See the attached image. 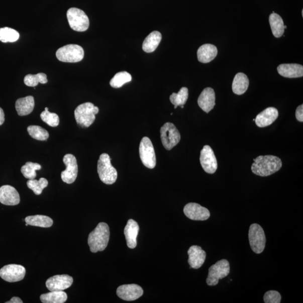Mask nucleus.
<instances>
[{
  "mask_svg": "<svg viewBox=\"0 0 303 303\" xmlns=\"http://www.w3.org/2000/svg\"><path fill=\"white\" fill-rule=\"evenodd\" d=\"M251 169L254 174L265 177L280 170L282 163L280 158L275 156H259L254 159Z\"/></svg>",
  "mask_w": 303,
  "mask_h": 303,
  "instance_id": "obj_1",
  "label": "nucleus"
},
{
  "mask_svg": "<svg viewBox=\"0 0 303 303\" xmlns=\"http://www.w3.org/2000/svg\"><path fill=\"white\" fill-rule=\"evenodd\" d=\"M110 229L107 224L100 223L91 232L88 237V244L90 251L97 253L107 248L110 239Z\"/></svg>",
  "mask_w": 303,
  "mask_h": 303,
  "instance_id": "obj_2",
  "label": "nucleus"
},
{
  "mask_svg": "<svg viewBox=\"0 0 303 303\" xmlns=\"http://www.w3.org/2000/svg\"><path fill=\"white\" fill-rule=\"evenodd\" d=\"M99 109L90 103L81 104L75 110L74 115L77 124L82 128H88L95 119Z\"/></svg>",
  "mask_w": 303,
  "mask_h": 303,
  "instance_id": "obj_3",
  "label": "nucleus"
},
{
  "mask_svg": "<svg viewBox=\"0 0 303 303\" xmlns=\"http://www.w3.org/2000/svg\"><path fill=\"white\" fill-rule=\"evenodd\" d=\"M99 179L104 183L112 185L117 180L118 172L111 163V158L107 153H103L99 157L97 164Z\"/></svg>",
  "mask_w": 303,
  "mask_h": 303,
  "instance_id": "obj_4",
  "label": "nucleus"
},
{
  "mask_svg": "<svg viewBox=\"0 0 303 303\" xmlns=\"http://www.w3.org/2000/svg\"><path fill=\"white\" fill-rule=\"evenodd\" d=\"M67 18L72 30L82 32L88 30L89 26V18L81 10L70 8L67 12Z\"/></svg>",
  "mask_w": 303,
  "mask_h": 303,
  "instance_id": "obj_5",
  "label": "nucleus"
},
{
  "mask_svg": "<svg viewBox=\"0 0 303 303\" xmlns=\"http://www.w3.org/2000/svg\"><path fill=\"white\" fill-rule=\"evenodd\" d=\"M57 59L64 62H78L83 60L84 52L82 47L74 44L60 48L56 53Z\"/></svg>",
  "mask_w": 303,
  "mask_h": 303,
  "instance_id": "obj_6",
  "label": "nucleus"
},
{
  "mask_svg": "<svg viewBox=\"0 0 303 303\" xmlns=\"http://www.w3.org/2000/svg\"><path fill=\"white\" fill-rule=\"evenodd\" d=\"M249 244L252 251L257 254H260L266 246V239L265 233L260 225L253 224L249 230Z\"/></svg>",
  "mask_w": 303,
  "mask_h": 303,
  "instance_id": "obj_7",
  "label": "nucleus"
},
{
  "mask_svg": "<svg viewBox=\"0 0 303 303\" xmlns=\"http://www.w3.org/2000/svg\"><path fill=\"white\" fill-rule=\"evenodd\" d=\"M161 139L163 147L170 151L180 141V134L174 124L166 123L160 129Z\"/></svg>",
  "mask_w": 303,
  "mask_h": 303,
  "instance_id": "obj_8",
  "label": "nucleus"
},
{
  "mask_svg": "<svg viewBox=\"0 0 303 303\" xmlns=\"http://www.w3.org/2000/svg\"><path fill=\"white\" fill-rule=\"evenodd\" d=\"M230 271L229 262L226 259L218 261L209 268L207 283L209 286H216L221 280L229 275Z\"/></svg>",
  "mask_w": 303,
  "mask_h": 303,
  "instance_id": "obj_9",
  "label": "nucleus"
},
{
  "mask_svg": "<svg viewBox=\"0 0 303 303\" xmlns=\"http://www.w3.org/2000/svg\"><path fill=\"white\" fill-rule=\"evenodd\" d=\"M139 155L143 165L148 168H154L156 165V157L150 139L144 137L139 145Z\"/></svg>",
  "mask_w": 303,
  "mask_h": 303,
  "instance_id": "obj_10",
  "label": "nucleus"
},
{
  "mask_svg": "<svg viewBox=\"0 0 303 303\" xmlns=\"http://www.w3.org/2000/svg\"><path fill=\"white\" fill-rule=\"evenodd\" d=\"M26 273V268L21 265L8 264L0 269V277L7 282H15L22 280Z\"/></svg>",
  "mask_w": 303,
  "mask_h": 303,
  "instance_id": "obj_11",
  "label": "nucleus"
},
{
  "mask_svg": "<svg viewBox=\"0 0 303 303\" xmlns=\"http://www.w3.org/2000/svg\"><path fill=\"white\" fill-rule=\"evenodd\" d=\"M63 161L66 168L65 171L61 172V179L65 183L69 184L73 183L78 176V166L76 158L71 154H67L64 157Z\"/></svg>",
  "mask_w": 303,
  "mask_h": 303,
  "instance_id": "obj_12",
  "label": "nucleus"
},
{
  "mask_svg": "<svg viewBox=\"0 0 303 303\" xmlns=\"http://www.w3.org/2000/svg\"><path fill=\"white\" fill-rule=\"evenodd\" d=\"M200 162L202 168L208 174H213L218 169V162L213 149L205 146L200 152Z\"/></svg>",
  "mask_w": 303,
  "mask_h": 303,
  "instance_id": "obj_13",
  "label": "nucleus"
},
{
  "mask_svg": "<svg viewBox=\"0 0 303 303\" xmlns=\"http://www.w3.org/2000/svg\"><path fill=\"white\" fill-rule=\"evenodd\" d=\"M184 213L187 218L194 221H205L210 217L208 209L195 203L187 204L184 207Z\"/></svg>",
  "mask_w": 303,
  "mask_h": 303,
  "instance_id": "obj_14",
  "label": "nucleus"
},
{
  "mask_svg": "<svg viewBox=\"0 0 303 303\" xmlns=\"http://www.w3.org/2000/svg\"><path fill=\"white\" fill-rule=\"evenodd\" d=\"M73 282V278L67 275L52 276L46 281V285L50 291H64L70 287Z\"/></svg>",
  "mask_w": 303,
  "mask_h": 303,
  "instance_id": "obj_15",
  "label": "nucleus"
},
{
  "mask_svg": "<svg viewBox=\"0 0 303 303\" xmlns=\"http://www.w3.org/2000/svg\"><path fill=\"white\" fill-rule=\"evenodd\" d=\"M117 293L120 299L126 301H134L143 295V290L140 286L137 284H128L119 286Z\"/></svg>",
  "mask_w": 303,
  "mask_h": 303,
  "instance_id": "obj_16",
  "label": "nucleus"
},
{
  "mask_svg": "<svg viewBox=\"0 0 303 303\" xmlns=\"http://www.w3.org/2000/svg\"><path fill=\"white\" fill-rule=\"evenodd\" d=\"M20 195L13 186L4 185L0 187V202L7 206H16L20 203Z\"/></svg>",
  "mask_w": 303,
  "mask_h": 303,
  "instance_id": "obj_17",
  "label": "nucleus"
},
{
  "mask_svg": "<svg viewBox=\"0 0 303 303\" xmlns=\"http://www.w3.org/2000/svg\"><path fill=\"white\" fill-rule=\"evenodd\" d=\"M189 255L188 263L190 268L198 269L204 264L206 258V253L198 245H193L187 251Z\"/></svg>",
  "mask_w": 303,
  "mask_h": 303,
  "instance_id": "obj_18",
  "label": "nucleus"
},
{
  "mask_svg": "<svg viewBox=\"0 0 303 303\" xmlns=\"http://www.w3.org/2000/svg\"><path fill=\"white\" fill-rule=\"evenodd\" d=\"M216 96L213 88L208 87L202 91L198 99V104L200 108L206 113L213 110L216 105Z\"/></svg>",
  "mask_w": 303,
  "mask_h": 303,
  "instance_id": "obj_19",
  "label": "nucleus"
},
{
  "mask_svg": "<svg viewBox=\"0 0 303 303\" xmlns=\"http://www.w3.org/2000/svg\"><path fill=\"white\" fill-rule=\"evenodd\" d=\"M278 117V110L275 108H268L259 113L255 122L259 128H264L270 126Z\"/></svg>",
  "mask_w": 303,
  "mask_h": 303,
  "instance_id": "obj_20",
  "label": "nucleus"
},
{
  "mask_svg": "<svg viewBox=\"0 0 303 303\" xmlns=\"http://www.w3.org/2000/svg\"><path fill=\"white\" fill-rule=\"evenodd\" d=\"M277 71L285 78H300L303 76V66L297 64H283L277 67Z\"/></svg>",
  "mask_w": 303,
  "mask_h": 303,
  "instance_id": "obj_21",
  "label": "nucleus"
},
{
  "mask_svg": "<svg viewBox=\"0 0 303 303\" xmlns=\"http://www.w3.org/2000/svg\"><path fill=\"white\" fill-rule=\"evenodd\" d=\"M139 231V225L136 221L132 219L129 220L124 229V235L129 248L134 249L137 247V238Z\"/></svg>",
  "mask_w": 303,
  "mask_h": 303,
  "instance_id": "obj_22",
  "label": "nucleus"
},
{
  "mask_svg": "<svg viewBox=\"0 0 303 303\" xmlns=\"http://www.w3.org/2000/svg\"><path fill=\"white\" fill-rule=\"evenodd\" d=\"M218 52L217 47L215 45L205 44L201 46L197 51V57L201 63H209L215 59Z\"/></svg>",
  "mask_w": 303,
  "mask_h": 303,
  "instance_id": "obj_23",
  "label": "nucleus"
},
{
  "mask_svg": "<svg viewBox=\"0 0 303 303\" xmlns=\"http://www.w3.org/2000/svg\"><path fill=\"white\" fill-rule=\"evenodd\" d=\"M35 108V99L32 95L17 100L16 109L19 116H26L30 114Z\"/></svg>",
  "mask_w": 303,
  "mask_h": 303,
  "instance_id": "obj_24",
  "label": "nucleus"
},
{
  "mask_svg": "<svg viewBox=\"0 0 303 303\" xmlns=\"http://www.w3.org/2000/svg\"><path fill=\"white\" fill-rule=\"evenodd\" d=\"M162 40L161 33L158 31H153L151 33L144 41L142 49L144 52L151 53L155 51Z\"/></svg>",
  "mask_w": 303,
  "mask_h": 303,
  "instance_id": "obj_25",
  "label": "nucleus"
},
{
  "mask_svg": "<svg viewBox=\"0 0 303 303\" xmlns=\"http://www.w3.org/2000/svg\"><path fill=\"white\" fill-rule=\"evenodd\" d=\"M249 80L248 76L243 73L235 75L232 84L233 92L238 95L244 94L248 88Z\"/></svg>",
  "mask_w": 303,
  "mask_h": 303,
  "instance_id": "obj_26",
  "label": "nucleus"
},
{
  "mask_svg": "<svg viewBox=\"0 0 303 303\" xmlns=\"http://www.w3.org/2000/svg\"><path fill=\"white\" fill-rule=\"evenodd\" d=\"M269 22L270 24L273 35L276 38H280L284 33V24L282 18L275 13L269 16Z\"/></svg>",
  "mask_w": 303,
  "mask_h": 303,
  "instance_id": "obj_27",
  "label": "nucleus"
},
{
  "mask_svg": "<svg viewBox=\"0 0 303 303\" xmlns=\"http://www.w3.org/2000/svg\"><path fill=\"white\" fill-rule=\"evenodd\" d=\"M25 222L28 225L41 228H48L52 227L53 220L50 217L44 215H35L28 216L25 219Z\"/></svg>",
  "mask_w": 303,
  "mask_h": 303,
  "instance_id": "obj_28",
  "label": "nucleus"
},
{
  "mask_svg": "<svg viewBox=\"0 0 303 303\" xmlns=\"http://www.w3.org/2000/svg\"><path fill=\"white\" fill-rule=\"evenodd\" d=\"M67 299L66 293L63 291H53L40 296L43 303H64Z\"/></svg>",
  "mask_w": 303,
  "mask_h": 303,
  "instance_id": "obj_29",
  "label": "nucleus"
},
{
  "mask_svg": "<svg viewBox=\"0 0 303 303\" xmlns=\"http://www.w3.org/2000/svg\"><path fill=\"white\" fill-rule=\"evenodd\" d=\"M132 79V75L127 71L119 72L111 80L110 84L114 88H119Z\"/></svg>",
  "mask_w": 303,
  "mask_h": 303,
  "instance_id": "obj_30",
  "label": "nucleus"
},
{
  "mask_svg": "<svg viewBox=\"0 0 303 303\" xmlns=\"http://www.w3.org/2000/svg\"><path fill=\"white\" fill-rule=\"evenodd\" d=\"M188 89L182 87L177 93H173L170 96V100L172 104L175 106L176 109L179 106L184 105L188 98Z\"/></svg>",
  "mask_w": 303,
  "mask_h": 303,
  "instance_id": "obj_31",
  "label": "nucleus"
},
{
  "mask_svg": "<svg viewBox=\"0 0 303 303\" xmlns=\"http://www.w3.org/2000/svg\"><path fill=\"white\" fill-rule=\"evenodd\" d=\"M19 33L14 29L9 27L0 28V41L4 43L14 42L19 40Z\"/></svg>",
  "mask_w": 303,
  "mask_h": 303,
  "instance_id": "obj_32",
  "label": "nucleus"
},
{
  "mask_svg": "<svg viewBox=\"0 0 303 303\" xmlns=\"http://www.w3.org/2000/svg\"><path fill=\"white\" fill-rule=\"evenodd\" d=\"M42 166L37 163L28 162L21 168V172L24 176L29 180L35 179L37 174L36 171L41 169Z\"/></svg>",
  "mask_w": 303,
  "mask_h": 303,
  "instance_id": "obj_33",
  "label": "nucleus"
},
{
  "mask_svg": "<svg viewBox=\"0 0 303 303\" xmlns=\"http://www.w3.org/2000/svg\"><path fill=\"white\" fill-rule=\"evenodd\" d=\"M27 131L30 136L38 141H45L49 137V134L46 129L38 126L28 127Z\"/></svg>",
  "mask_w": 303,
  "mask_h": 303,
  "instance_id": "obj_34",
  "label": "nucleus"
},
{
  "mask_svg": "<svg viewBox=\"0 0 303 303\" xmlns=\"http://www.w3.org/2000/svg\"><path fill=\"white\" fill-rule=\"evenodd\" d=\"M24 82L28 86L35 87L38 83L46 84L48 82L47 75L44 73H38L36 75L28 74L24 79Z\"/></svg>",
  "mask_w": 303,
  "mask_h": 303,
  "instance_id": "obj_35",
  "label": "nucleus"
},
{
  "mask_svg": "<svg viewBox=\"0 0 303 303\" xmlns=\"http://www.w3.org/2000/svg\"><path fill=\"white\" fill-rule=\"evenodd\" d=\"M49 184V182L45 178H41L39 180L35 179L29 180L27 181V186L32 190L36 195H40L43 189Z\"/></svg>",
  "mask_w": 303,
  "mask_h": 303,
  "instance_id": "obj_36",
  "label": "nucleus"
},
{
  "mask_svg": "<svg viewBox=\"0 0 303 303\" xmlns=\"http://www.w3.org/2000/svg\"><path fill=\"white\" fill-rule=\"evenodd\" d=\"M41 118L43 122L46 123L49 126L56 127L59 126L60 119L56 114L51 113L49 110H45L41 114Z\"/></svg>",
  "mask_w": 303,
  "mask_h": 303,
  "instance_id": "obj_37",
  "label": "nucleus"
},
{
  "mask_svg": "<svg viewBox=\"0 0 303 303\" xmlns=\"http://www.w3.org/2000/svg\"><path fill=\"white\" fill-rule=\"evenodd\" d=\"M263 299L265 303H280L281 300V295L277 291L270 290L265 293Z\"/></svg>",
  "mask_w": 303,
  "mask_h": 303,
  "instance_id": "obj_38",
  "label": "nucleus"
},
{
  "mask_svg": "<svg viewBox=\"0 0 303 303\" xmlns=\"http://www.w3.org/2000/svg\"><path fill=\"white\" fill-rule=\"evenodd\" d=\"M295 117L298 121L303 122V105H301L296 110Z\"/></svg>",
  "mask_w": 303,
  "mask_h": 303,
  "instance_id": "obj_39",
  "label": "nucleus"
},
{
  "mask_svg": "<svg viewBox=\"0 0 303 303\" xmlns=\"http://www.w3.org/2000/svg\"><path fill=\"white\" fill-rule=\"evenodd\" d=\"M6 302L7 303H22L23 301L22 300L21 298L15 296V297H13L11 300L7 301Z\"/></svg>",
  "mask_w": 303,
  "mask_h": 303,
  "instance_id": "obj_40",
  "label": "nucleus"
},
{
  "mask_svg": "<svg viewBox=\"0 0 303 303\" xmlns=\"http://www.w3.org/2000/svg\"><path fill=\"white\" fill-rule=\"evenodd\" d=\"M5 122V114L3 110L0 108V126H2Z\"/></svg>",
  "mask_w": 303,
  "mask_h": 303,
  "instance_id": "obj_41",
  "label": "nucleus"
},
{
  "mask_svg": "<svg viewBox=\"0 0 303 303\" xmlns=\"http://www.w3.org/2000/svg\"><path fill=\"white\" fill-rule=\"evenodd\" d=\"M180 107H181V109H183L184 108V105L180 106Z\"/></svg>",
  "mask_w": 303,
  "mask_h": 303,
  "instance_id": "obj_42",
  "label": "nucleus"
},
{
  "mask_svg": "<svg viewBox=\"0 0 303 303\" xmlns=\"http://www.w3.org/2000/svg\"><path fill=\"white\" fill-rule=\"evenodd\" d=\"M301 13H302V17H303V11H302Z\"/></svg>",
  "mask_w": 303,
  "mask_h": 303,
  "instance_id": "obj_43",
  "label": "nucleus"
},
{
  "mask_svg": "<svg viewBox=\"0 0 303 303\" xmlns=\"http://www.w3.org/2000/svg\"><path fill=\"white\" fill-rule=\"evenodd\" d=\"M26 227H27V226H28V224L27 223H26Z\"/></svg>",
  "mask_w": 303,
  "mask_h": 303,
  "instance_id": "obj_44",
  "label": "nucleus"
},
{
  "mask_svg": "<svg viewBox=\"0 0 303 303\" xmlns=\"http://www.w3.org/2000/svg\"><path fill=\"white\" fill-rule=\"evenodd\" d=\"M287 28V27L286 26H284V29H286Z\"/></svg>",
  "mask_w": 303,
  "mask_h": 303,
  "instance_id": "obj_45",
  "label": "nucleus"
}]
</instances>
